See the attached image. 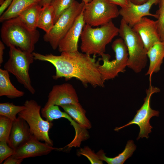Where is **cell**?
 Segmentation results:
<instances>
[{"label":"cell","mask_w":164,"mask_h":164,"mask_svg":"<svg viewBox=\"0 0 164 164\" xmlns=\"http://www.w3.org/2000/svg\"><path fill=\"white\" fill-rule=\"evenodd\" d=\"M9 73L5 69H0V96L14 99L23 96L24 92L17 89L12 83Z\"/></svg>","instance_id":"20"},{"label":"cell","mask_w":164,"mask_h":164,"mask_svg":"<svg viewBox=\"0 0 164 164\" xmlns=\"http://www.w3.org/2000/svg\"><path fill=\"white\" fill-rule=\"evenodd\" d=\"M5 49L4 43L1 41H0V66L2 64L3 61V56L4 51Z\"/></svg>","instance_id":"33"},{"label":"cell","mask_w":164,"mask_h":164,"mask_svg":"<svg viewBox=\"0 0 164 164\" xmlns=\"http://www.w3.org/2000/svg\"><path fill=\"white\" fill-rule=\"evenodd\" d=\"M111 3L120 6L121 8L126 7L128 5L129 0H108Z\"/></svg>","instance_id":"31"},{"label":"cell","mask_w":164,"mask_h":164,"mask_svg":"<svg viewBox=\"0 0 164 164\" xmlns=\"http://www.w3.org/2000/svg\"><path fill=\"white\" fill-rule=\"evenodd\" d=\"M136 146L132 140H129L126 144L124 150L117 156L113 158L106 156L103 150H100L97 153L100 158L108 164H123L128 158L131 157L136 149Z\"/></svg>","instance_id":"21"},{"label":"cell","mask_w":164,"mask_h":164,"mask_svg":"<svg viewBox=\"0 0 164 164\" xmlns=\"http://www.w3.org/2000/svg\"><path fill=\"white\" fill-rule=\"evenodd\" d=\"M13 121L9 118L0 115V142H8Z\"/></svg>","instance_id":"25"},{"label":"cell","mask_w":164,"mask_h":164,"mask_svg":"<svg viewBox=\"0 0 164 164\" xmlns=\"http://www.w3.org/2000/svg\"><path fill=\"white\" fill-rule=\"evenodd\" d=\"M159 9L156 14L158 31L161 41H164V0H160Z\"/></svg>","instance_id":"27"},{"label":"cell","mask_w":164,"mask_h":164,"mask_svg":"<svg viewBox=\"0 0 164 164\" xmlns=\"http://www.w3.org/2000/svg\"><path fill=\"white\" fill-rule=\"evenodd\" d=\"M119 35L127 47L128 58L127 67L135 73L141 72L147 62V51L139 35L121 19Z\"/></svg>","instance_id":"4"},{"label":"cell","mask_w":164,"mask_h":164,"mask_svg":"<svg viewBox=\"0 0 164 164\" xmlns=\"http://www.w3.org/2000/svg\"><path fill=\"white\" fill-rule=\"evenodd\" d=\"M22 159L16 158L12 155L7 158L4 161V164H20L23 161Z\"/></svg>","instance_id":"30"},{"label":"cell","mask_w":164,"mask_h":164,"mask_svg":"<svg viewBox=\"0 0 164 164\" xmlns=\"http://www.w3.org/2000/svg\"><path fill=\"white\" fill-rule=\"evenodd\" d=\"M24 105L25 108L18 114V116L27 122L34 136L40 141L53 146V142L49 137V132L53 124L43 119L40 114L41 106L32 99L26 100Z\"/></svg>","instance_id":"6"},{"label":"cell","mask_w":164,"mask_h":164,"mask_svg":"<svg viewBox=\"0 0 164 164\" xmlns=\"http://www.w3.org/2000/svg\"><path fill=\"white\" fill-rule=\"evenodd\" d=\"M59 149L41 142L33 135L28 141L15 150V153L12 155L17 159H24L46 155L53 150Z\"/></svg>","instance_id":"13"},{"label":"cell","mask_w":164,"mask_h":164,"mask_svg":"<svg viewBox=\"0 0 164 164\" xmlns=\"http://www.w3.org/2000/svg\"><path fill=\"white\" fill-rule=\"evenodd\" d=\"M42 1V0H13L10 6L0 16V22H3L7 20L18 16L24 10L35 4L41 5Z\"/></svg>","instance_id":"19"},{"label":"cell","mask_w":164,"mask_h":164,"mask_svg":"<svg viewBox=\"0 0 164 164\" xmlns=\"http://www.w3.org/2000/svg\"><path fill=\"white\" fill-rule=\"evenodd\" d=\"M112 48L115 53V59L110 60V56L108 54L101 55V60L103 64L99 65L98 69L104 82L113 79L120 73H123L127 67L128 53L127 46L121 38H117L113 42Z\"/></svg>","instance_id":"7"},{"label":"cell","mask_w":164,"mask_h":164,"mask_svg":"<svg viewBox=\"0 0 164 164\" xmlns=\"http://www.w3.org/2000/svg\"><path fill=\"white\" fill-rule=\"evenodd\" d=\"M32 135L27 122L18 116L17 119L13 121L8 144L15 150L28 141Z\"/></svg>","instance_id":"16"},{"label":"cell","mask_w":164,"mask_h":164,"mask_svg":"<svg viewBox=\"0 0 164 164\" xmlns=\"http://www.w3.org/2000/svg\"><path fill=\"white\" fill-rule=\"evenodd\" d=\"M75 0H52L50 5L55 13L54 24L60 16L73 4Z\"/></svg>","instance_id":"26"},{"label":"cell","mask_w":164,"mask_h":164,"mask_svg":"<svg viewBox=\"0 0 164 164\" xmlns=\"http://www.w3.org/2000/svg\"><path fill=\"white\" fill-rule=\"evenodd\" d=\"M85 3L75 0L73 4L59 17L51 30L43 36L44 41L49 43L53 50L58 48L59 43L83 12Z\"/></svg>","instance_id":"8"},{"label":"cell","mask_w":164,"mask_h":164,"mask_svg":"<svg viewBox=\"0 0 164 164\" xmlns=\"http://www.w3.org/2000/svg\"><path fill=\"white\" fill-rule=\"evenodd\" d=\"M83 129H90L91 124L86 116V111L79 102L60 106Z\"/></svg>","instance_id":"18"},{"label":"cell","mask_w":164,"mask_h":164,"mask_svg":"<svg viewBox=\"0 0 164 164\" xmlns=\"http://www.w3.org/2000/svg\"><path fill=\"white\" fill-rule=\"evenodd\" d=\"M132 29L140 36L147 51L154 44L161 41L156 21L143 17Z\"/></svg>","instance_id":"14"},{"label":"cell","mask_w":164,"mask_h":164,"mask_svg":"<svg viewBox=\"0 0 164 164\" xmlns=\"http://www.w3.org/2000/svg\"><path fill=\"white\" fill-rule=\"evenodd\" d=\"M55 13L53 7L50 4L42 6L37 23V27L43 29L45 33L49 32L54 24Z\"/></svg>","instance_id":"23"},{"label":"cell","mask_w":164,"mask_h":164,"mask_svg":"<svg viewBox=\"0 0 164 164\" xmlns=\"http://www.w3.org/2000/svg\"><path fill=\"white\" fill-rule=\"evenodd\" d=\"M119 15L117 5L108 0H92L85 4L83 12L85 24L92 27L104 25Z\"/></svg>","instance_id":"9"},{"label":"cell","mask_w":164,"mask_h":164,"mask_svg":"<svg viewBox=\"0 0 164 164\" xmlns=\"http://www.w3.org/2000/svg\"><path fill=\"white\" fill-rule=\"evenodd\" d=\"M47 101L42 110L50 106L75 104L79 102L78 97L73 86L65 83L54 85L49 94Z\"/></svg>","instance_id":"11"},{"label":"cell","mask_w":164,"mask_h":164,"mask_svg":"<svg viewBox=\"0 0 164 164\" xmlns=\"http://www.w3.org/2000/svg\"><path fill=\"white\" fill-rule=\"evenodd\" d=\"M92 0H82V1L85 4H87L90 2Z\"/></svg>","instance_id":"36"},{"label":"cell","mask_w":164,"mask_h":164,"mask_svg":"<svg viewBox=\"0 0 164 164\" xmlns=\"http://www.w3.org/2000/svg\"><path fill=\"white\" fill-rule=\"evenodd\" d=\"M9 47V58L4 64V69L14 75L31 94H34L35 90L32 85L29 73V67L34 60L32 53L15 46Z\"/></svg>","instance_id":"5"},{"label":"cell","mask_w":164,"mask_h":164,"mask_svg":"<svg viewBox=\"0 0 164 164\" xmlns=\"http://www.w3.org/2000/svg\"><path fill=\"white\" fill-rule=\"evenodd\" d=\"M148 58L149 59V64L145 74L149 75L151 82L152 74L160 70L164 58V41H159L154 44L147 51Z\"/></svg>","instance_id":"17"},{"label":"cell","mask_w":164,"mask_h":164,"mask_svg":"<svg viewBox=\"0 0 164 164\" xmlns=\"http://www.w3.org/2000/svg\"><path fill=\"white\" fill-rule=\"evenodd\" d=\"M32 54L35 60L48 62L54 66L56 73L53 77L55 80L63 77L68 80L75 78L84 86H104L98 69L101 59L97 61L96 56L91 57L78 51L62 52L60 55L33 52Z\"/></svg>","instance_id":"1"},{"label":"cell","mask_w":164,"mask_h":164,"mask_svg":"<svg viewBox=\"0 0 164 164\" xmlns=\"http://www.w3.org/2000/svg\"><path fill=\"white\" fill-rule=\"evenodd\" d=\"M13 0H5L4 2L1 5L0 7V15L1 16L10 6Z\"/></svg>","instance_id":"32"},{"label":"cell","mask_w":164,"mask_h":164,"mask_svg":"<svg viewBox=\"0 0 164 164\" xmlns=\"http://www.w3.org/2000/svg\"><path fill=\"white\" fill-rule=\"evenodd\" d=\"M25 108L24 105H16L12 103H1L0 115L5 116L13 121L17 119V115Z\"/></svg>","instance_id":"24"},{"label":"cell","mask_w":164,"mask_h":164,"mask_svg":"<svg viewBox=\"0 0 164 164\" xmlns=\"http://www.w3.org/2000/svg\"><path fill=\"white\" fill-rule=\"evenodd\" d=\"M2 41L7 46H15L32 53L38 41L40 33L30 29L18 16L3 22L1 30Z\"/></svg>","instance_id":"2"},{"label":"cell","mask_w":164,"mask_h":164,"mask_svg":"<svg viewBox=\"0 0 164 164\" xmlns=\"http://www.w3.org/2000/svg\"><path fill=\"white\" fill-rule=\"evenodd\" d=\"M159 88L152 86L151 84L146 90V96L144 99V102L141 108L136 111V114L133 119L127 124L120 127L116 128L114 130L118 131L119 130L129 125H137L140 128V132L137 140L140 138L149 137V134L152 132L153 128L150 124V118L154 116L158 117L159 112L152 109L150 105L151 98L154 93L159 92Z\"/></svg>","instance_id":"10"},{"label":"cell","mask_w":164,"mask_h":164,"mask_svg":"<svg viewBox=\"0 0 164 164\" xmlns=\"http://www.w3.org/2000/svg\"><path fill=\"white\" fill-rule=\"evenodd\" d=\"M15 150L8 145L7 142H0V164L8 157L14 155Z\"/></svg>","instance_id":"29"},{"label":"cell","mask_w":164,"mask_h":164,"mask_svg":"<svg viewBox=\"0 0 164 164\" xmlns=\"http://www.w3.org/2000/svg\"></svg>","instance_id":"38"},{"label":"cell","mask_w":164,"mask_h":164,"mask_svg":"<svg viewBox=\"0 0 164 164\" xmlns=\"http://www.w3.org/2000/svg\"><path fill=\"white\" fill-rule=\"evenodd\" d=\"M52 0H42L41 5L43 6L46 4H50Z\"/></svg>","instance_id":"35"},{"label":"cell","mask_w":164,"mask_h":164,"mask_svg":"<svg viewBox=\"0 0 164 164\" xmlns=\"http://www.w3.org/2000/svg\"><path fill=\"white\" fill-rule=\"evenodd\" d=\"M79 156L83 155L87 157L92 164H102L103 162L97 153H95L88 146L80 148L77 152Z\"/></svg>","instance_id":"28"},{"label":"cell","mask_w":164,"mask_h":164,"mask_svg":"<svg viewBox=\"0 0 164 164\" xmlns=\"http://www.w3.org/2000/svg\"><path fill=\"white\" fill-rule=\"evenodd\" d=\"M5 0H0V5L4 2Z\"/></svg>","instance_id":"37"},{"label":"cell","mask_w":164,"mask_h":164,"mask_svg":"<svg viewBox=\"0 0 164 164\" xmlns=\"http://www.w3.org/2000/svg\"><path fill=\"white\" fill-rule=\"evenodd\" d=\"M119 31L112 20L95 28L85 24L80 36L81 51L90 55L101 56L105 52L107 45L119 34Z\"/></svg>","instance_id":"3"},{"label":"cell","mask_w":164,"mask_h":164,"mask_svg":"<svg viewBox=\"0 0 164 164\" xmlns=\"http://www.w3.org/2000/svg\"><path fill=\"white\" fill-rule=\"evenodd\" d=\"M83 12L77 17L73 25L60 41L58 48L60 52L78 51V40L85 24Z\"/></svg>","instance_id":"15"},{"label":"cell","mask_w":164,"mask_h":164,"mask_svg":"<svg viewBox=\"0 0 164 164\" xmlns=\"http://www.w3.org/2000/svg\"><path fill=\"white\" fill-rule=\"evenodd\" d=\"M42 7L40 4L33 5L22 11L18 17L30 29L32 30H36Z\"/></svg>","instance_id":"22"},{"label":"cell","mask_w":164,"mask_h":164,"mask_svg":"<svg viewBox=\"0 0 164 164\" xmlns=\"http://www.w3.org/2000/svg\"><path fill=\"white\" fill-rule=\"evenodd\" d=\"M159 0H149L144 4L137 5L134 4L129 1L128 5L121 8L119 10V15L122 19L130 27H133L143 17L146 16L156 18L155 14L150 12L152 6L159 3Z\"/></svg>","instance_id":"12"},{"label":"cell","mask_w":164,"mask_h":164,"mask_svg":"<svg viewBox=\"0 0 164 164\" xmlns=\"http://www.w3.org/2000/svg\"><path fill=\"white\" fill-rule=\"evenodd\" d=\"M149 0H129L132 3L137 5H142L145 3Z\"/></svg>","instance_id":"34"}]
</instances>
